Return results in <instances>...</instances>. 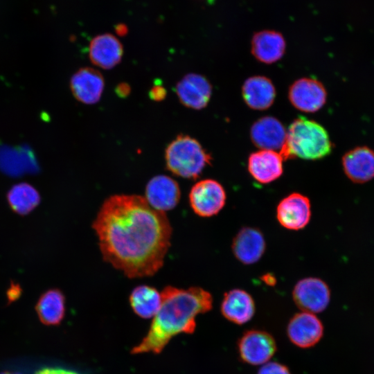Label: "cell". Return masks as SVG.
<instances>
[{
	"instance_id": "obj_21",
	"label": "cell",
	"mask_w": 374,
	"mask_h": 374,
	"mask_svg": "<svg viewBox=\"0 0 374 374\" xmlns=\"http://www.w3.org/2000/svg\"><path fill=\"white\" fill-rule=\"evenodd\" d=\"M221 313L227 320L238 325L250 321L255 313L254 301L244 290L233 289L224 295Z\"/></svg>"
},
{
	"instance_id": "obj_13",
	"label": "cell",
	"mask_w": 374,
	"mask_h": 374,
	"mask_svg": "<svg viewBox=\"0 0 374 374\" xmlns=\"http://www.w3.org/2000/svg\"><path fill=\"white\" fill-rule=\"evenodd\" d=\"M287 131L277 118L264 116L253 123L250 129L253 143L261 150H279L284 148Z\"/></svg>"
},
{
	"instance_id": "obj_9",
	"label": "cell",
	"mask_w": 374,
	"mask_h": 374,
	"mask_svg": "<svg viewBox=\"0 0 374 374\" xmlns=\"http://www.w3.org/2000/svg\"><path fill=\"white\" fill-rule=\"evenodd\" d=\"M287 334L294 345L308 348L320 341L323 334V326L314 314L302 312L291 318L287 327Z\"/></svg>"
},
{
	"instance_id": "obj_30",
	"label": "cell",
	"mask_w": 374,
	"mask_h": 374,
	"mask_svg": "<svg viewBox=\"0 0 374 374\" xmlns=\"http://www.w3.org/2000/svg\"><path fill=\"white\" fill-rule=\"evenodd\" d=\"M262 279L267 284H269L270 285H274L276 283L275 278L269 274H266Z\"/></svg>"
},
{
	"instance_id": "obj_16",
	"label": "cell",
	"mask_w": 374,
	"mask_h": 374,
	"mask_svg": "<svg viewBox=\"0 0 374 374\" xmlns=\"http://www.w3.org/2000/svg\"><path fill=\"white\" fill-rule=\"evenodd\" d=\"M283 160L280 152L269 150H260L249 155L248 170L257 181L261 184H269L282 175Z\"/></svg>"
},
{
	"instance_id": "obj_7",
	"label": "cell",
	"mask_w": 374,
	"mask_h": 374,
	"mask_svg": "<svg viewBox=\"0 0 374 374\" xmlns=\"http://www.w3.org/2000/svg\"><path fill=\"white\" fill-rule=\"evenodd\" d=\"M292 296L295 304L303 312L319 313L329 304L330 292L328 285L318 278L309 277L299 280L294 286Z\"/></svg>"
},
{
	"instance_id": "obj_19",
	"label": "cell",
	"mask_w": 374,
	"mask_h": 374,
	"mask_svg": "<svg viewBox=\"0 0 374 374\" xmlns=\"http://www.w3.org/2000/svg\"><path fill=\"white\" fill-rule=\"evenodd\" d=\"M286 48L283 35L274 30L256 32L251 42V53L259 62L272 64L282 58Z\"/></svg>"
},
{
	"instance_id": "obj_1",
	"label": "cell",
	"mask_w": 374,
	"mask_h": 374,
	"mask_svg": "<svg viewBox=\"0 0 374 374\" xmlns=\"http://www.w3.org/2000/svg\"><path fill=\"white\" fill-rule=\"evenodd\" d=\"M92 227L103 258L128 278L150 276L163 266L172 227L145 197L115 195L103 202Z\"/></svg>"
},
{
	"instance_id": "obj_12",
	"label": "cell",
	"mask_w": 374,
	"mask_h": 374,
	"mask_svg": "<svg viewBox=\"0 0 374 374\" xmlns=\"http://www.w3.org/2000/svg\"><path fill=\"white\" fill-rule=\"evenodd\" d=\"M176 93L184 106L201 109L207 105L211 99L212 86L203 75L188 73L177 82Z\"/></svg>"
},
{
	"instance_id": "obj_6",
	"label": "cell",
	"mask_w": 374,
	"mask_h": 374,
	"mask_svg": "<svg viewBox=\"0 0 374 374\" xmlns=\"http://www.w3.org/2000/svg\"><path fill=\"white\" fill-rule=\"evenodd\" d=\"M238 353L242 362L251 365H262L269 361L276 351L274 338L267 332L249 330L238 342Z\"/></svg>"
},
{
	"instance_id": "obj_29",
	"label": "cell",
	"mask_w": 374,
	"mask_h": 374,
	"mask_svg": "<svg viewBox=\"0 0 374 374\" xmlns=\"http://www.w3.org/2000/svg\"><path fill=\"white\" fill-rule=\"evenodd\" d=\"M116 92L120 97H126L130 93V87L127 83H121L116 86Z\"/></svg>"
},
{
	"instance_id": "obj_24",
	"label": "cell",
	"mask_w": 374,
	"mask_h": 374,
	"mask_svg": "<svg viewBox=\"0 0 374 374\" xmlns=\"http://www.w3.org/2000/svg\"><path fill=\"white\" fill-rule=\"evenodd\" d=\"M36 310L40 320L47 325H57L65 314V298L57 289H51L39 297Z\"/></svg>"
},
{
	"instance_id": "obj_3",
	"label": "cell",
	"mask_w": 374,
	"mask_h": 374,
	"mask_svg": "<svg viewBox=\"0 0 374 374\" xmlns=\"http://www.w3.org/2000/svg\"><path fill=\"white\" fill-rule=\"evenodd\" d=\"M332 148L329 135L322 125L300 116L290 125L285 145L280 154L283 159L299 157L317 160L328 156Z\"/></svg>"
},
{
	"instance_id": "obj_31",
	"label": "cell",
	"mask_w": 374,
	"mask_h": 374,
	"mask_svg": "<svg viewBox=\"0 0 374 374\" xmlns=\"http://www.w3.org/2000/svg\"><path fill=\"white\" fill-rule=\"evenodd\" d=\"M0 374H21L19 373H15V372H3Z\"/></svg>"
},
{
	"instance_id": "obj_18",
	"label": "cell",
	"mask_w": 374,
	"mask_h": 374,
	"mask_svg": "<svg viewBox=\"0 0 374 374\" xmlns=\"http://www.w3.org/2000/svg\"><path fill=\"white\" fill-rule=\"evenodd\" d=\"M265 240L260 231L252 227L241 229L234 237L232 250L242 263L250 265L258 262L265 251Z\"/></svg>"
},
{
	"instance_id": "obj_26",
	"label": "cell",
	"mask_w": 374,
	"mask_h": 374,
	"mask_svg": "<svg viewBox=\"0 0 374 374\" xmlns=\"http://www.w3.org/2000/svg\"><path fill=\"white\" fill-rule=\"evenodd\" d=\"M257 374H291V373L286 366L271 362L262 364Z\"/></svg>"
},
{
	"instance_id": "obj_23",
	"label": "cell",
	"mask_w": 374,
	"mask_h": 374,
	"mask_svg": "<svg viewBox=\"0 0 374 374\" xmlns=\"http://www.w3.org/2000/svg\"><path fill=\"white\" fill-rule=\"evenodd\" d=\"M130 305L138 316L150 319L155 316L161 305V294L154 287L141 285L136 287L130 295Z\"/></svg>"
},
{
	"instance_id": "obj_15",
	"label": "cell",
	"mask_w": 374,
	"mask_h": 374,
	"mask_svg": "<svg viewBox=\"0 0 374 374\" xmlns=\"http://www.w3.org/2000/svg\"><path fill=\"white\" fill-rule=\"evenodd\" d=\"M123 47L113 34L103 33L92 38L89 46V57L96 66L110 69L118 64L123 57Z\"/></svg>"
},
{
	"instance_id": "obj_14",
	"label": "cell",
	"mask_w": 374,
	"mask_h": 374,
	"mask_svg": "<svg viewBox=\"0 0 374 374\" xmlns=\"http://www.w3.org/2000/svg\"><path fill=\"white\" fill-rule=\"evenodd\" d=\"M104 78L97 70L84 67L71 77L70 87L74 97L80 102L91 105L98 103L103 92Z\"/></svg>"
},
{
	"instance_id": "obj_27",
	"label": "cell",
	"mask_w": 374,
	"mask_h": 374,
	"mask_svg": "<svg viewBox=\"0 0 374 374\" xmlns=\"http://www.w3.org/2000/svg\"><path fill=\"white\" fill-rule=\"evenodd\" d=\"M149 95L152 100L161 101L166 96V90L162 85L155 84L151 88Z\"/></svg>"
},
{
	"instance_id": "obj_11",
	"label": "cell",
	"mask_w": 374,
	"mask_h": 374,
	"mask_svg": "<svg viewBox=\"0 0 374 374\" xmlns=\"http://www.w3.org/2000/svg\"><path fill=\"white\" fill-rule=\"evenodd\" d=\"M145 195V199L152 208L165 213L177 205L181 192L175 180L168 176L159 175L148 182Z\"/></svg>"
},
{
	"instance_id": "obj_28",
	"label": "cell",
	"mask_w": 374,
	"mask_h": 374,
	"mask_svg": "<svg viewBox=\"0 0 374 374\" xmlns=\"http://www.w3.org/2000/svg\"><path fill=\"white\" fill-rule=\"evenodd\" d=\"M35 374H79L75 371L60 368H45L38 371Z\"/></svg>"
},
{
	"instance_id": "obj_2",
	"label": "cell",
	"mask_w": 374,
	"mask_h": 374,
	"mask_svg": "<svg viewBox=\"0 0 374 374\" xmlns=\"http://www.w3.org/2000/svg\"><path fill=\"white\" fill-rule=\"evenodd\" d=\"M161 294V307L145 337L132 348L133 354L161 353L175 335L193 333L197 315L213 307L211 294L199 287L180 289L166 286Z\"/></svg>"
},
{
	"instance_id": "obj_4",
	"label": "cell",
	"mask_w": 374,
	"mask_h": 374,
	"mask_svg": "<svg viewBox=\"0 0 374 374\" xmlns=\"http://www.w3.org/2000/svg\"><path fill=\"white\" fill-rule=\"evenodd\" d=\"M165 159L167 169L172 174L196 179L211 164L212 157L195 139L180 134L168 145Z\"/></svg>"
},
{
	"instance_id": "obj_5",
	"label": "cell",
	"mask_w": 374,
	"mask_h": 374,
	"mask_svg": "<svg viewBox=\"0 0 374 374\" xmlns=\"http://www.w3.org/2000/svg\"><path fill=\"white\" fill-rule=\"evenodd\" d=\"M190 205L199 216L207 217L218 213L226 202V193L223 186L211 179L197 181L189 193Z\"/></svg>"
},
{
	"instance_id": "obj_25",
	"label": "cell",
	"mask_w": 374,
	"mask_h": 374,
	"mask_svg": "<svg viewBox=\"0 0 374 374\" xmlns=\"http://www.w3.org/2000/svg\"><path fill=\"white\" fill-rule=\"evenodd\" d=\"M10 208L19 215H26L37 206L40 202L38 191L30 184L20 183L13 186L7 194Z\"/></svg>"
},
{
	"instance_id": "obj_8",
	"label": "cell",
	"mask_w": 374,
	"mask_h": 374,
	"mask_svg": "<svg viewBox=\"0 0 374 374\" xmlns=\"http://www.w3.org/2000/svg\"><path fill=\"white\" fill-rule=\"evenodd\" d=\"M288 98L296 109L303 112L313 113L325 105L327 93L323 84L318 80L302 78L290 85Z\"/></svg>"
},
{
	"instance_id": "obj_10",
	"label": "cell",
	"mask_w": 374,
	"mask_h": 374,
	"mask_svg": "<svg viewBox=\"0 0 374 374\" xmlns=\"http://www.w3.org/2000/svg\"><path fill=\"white\" fill-rule=\"evenodd\" d=\"M276 217L280 224L287 229H303L311 217L309 199L298 193L287 195L278 204Z\"/></svg>"
},
{
	"instance_id": "obj_22",
	"label": "cell",
	"mask_w": 374,
	"mask_h": 374,
	"mask_svg": "<svg viewBox=\"0 0 374 374\" xmlns=\"http://www.w3.org/2000/svg\"><path fill=\"white\" fill-rule=\"evenodd\" d=\"M242 95L249 107L255 110H265L273 104L276 89L270 79L262 75H255L244 81Z\"/></svg>"
},
{
	"instance_id": "obj_17",
	"label": "cell",
	"mask_w": 374,
	"mask_h": 374,
	"mask_svg": "<svg viewBox=\"0 0 374 374\" xmlns=\"http://www.w3.org/2000/svg\"><path fill=\"white\" fill-rule=\"evenodd\" d=\"M342 166L353 182H367L374 178V151L366 146L355 148L343 156Z\"/></svg>"
},
{
	"instance_id": "obj_20",
	"label": "cell",
	"mask_w": 374,
	"mask_h": 374,
	"mask_svg": "<svg viewBox=\"0 0 374 374\" xmlns=\"http://www.w3.org/2000/svg\"><path fill=\"white\" fill-rule=\"evenodd\" d=\"M38 169L34 154L28 147L0 145V170L5 174L18 177L35 173Z\"/></svg>"
}]
</instances>
